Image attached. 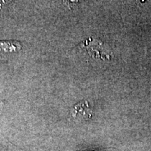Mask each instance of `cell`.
Masks as SVG:
<instances>
[{
    "label": "cell",
    "mask_w": 151,
    "mask_h": 151,
    "mask_svg": "<svg viewBox=\"0 0 151 151\" xmlns=\"http://www.w3.org/2000/svg\"><path fill=\"white\" fill-rule=\"evenodd\" d=\"M22 46L20 41L16 40L0 41V58L12 52H16L21 50Z\"/></svg>",
    "instance_id": "obj_3"
},
{
    "label": "cell",
    "mask_w": 151,
    "mask_h": 151,
    "mask_svg": "<svg viewBox=\"0 0 151 151\" xmlns=\"http://www.w3.org/2000/svg\"><path fill=\"white\" fill-rule=\"evenodd\" d=\"M92 113L93 112L90 108L89 103L86 100H83L76 104L70 111L71 117L75 119L82 118L85 120H88L92 118Z\"/></svg>",
    "instance_id": "obj_2"
},
{
    "label": "cell",
    "mask_w": 151,
    "mask_h": 151,
    "mask_svg": "<svg viewBox=\"0 0 151 151\" xmlns=\"http://www.w3.org/2000/svg\"><path fill=\"white\" fill-rule=\"evenodd\" d=\"M101 45L102 43L100 41L95 40L92 38H89L87 40L82 41L79 44V46L81 47V48L83 49L89 57H92L93 58H100L102 60L109 59L110 56L104 53Z\"/></svg>",
    "instance_id": "obj_1"
}]
</instances>
